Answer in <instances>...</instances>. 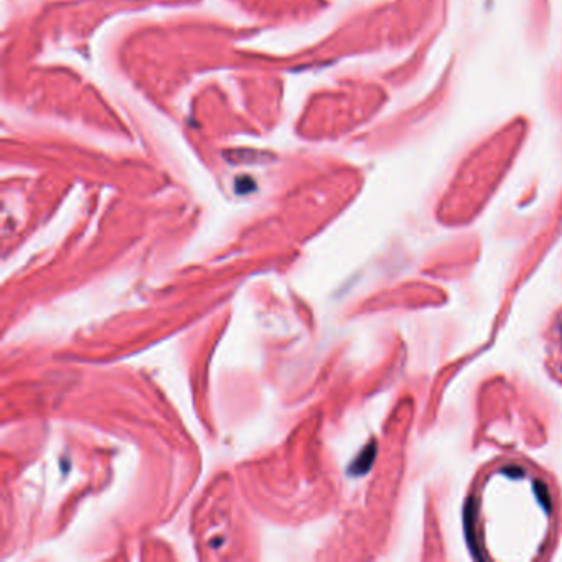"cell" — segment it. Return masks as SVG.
Instances as JSON below:
<instances>
[{"instance_id": "1", "label": "cell", "mask_w": 562, "mask_h": 562, "mask_svg": "<svg viewBox=\"0 0 562 562\" xmlns=\"http://www.w3.org/2000/svg\"><path fill=\"white\" fill-rule=\"evenodd\" d=\"M374 457H376V446H374V442H371L369 446L363 448L360 455H358L355 460H353V463L350 465V468H348V472L355 476L368 473V470L373 467Z\"/></svg>"}, {"instance_id": "2", "label": "cell", "mask_w": 562, "mask_h": 562, "mask_svg": "<svg viewBox=\"0 0 562 562\" xmlns=\"http://www.w3.org/2000/svg\"><path fill=\"white\" fill-rule=\"evenodd\" d=\"M465 529H467L468 539L472 543V551L476 553L475 543H473V501H470L467 505V511H465Z\"/></svg>"}, {"instance_id": "3", "label": "cell", "mask_w": 562, "mask_h": 562, "mask_svg": "<svg viewBox=\"0 0 562 562\" xmlns=\"http://www.w3.org/2000/svg\"><path fill=\"white\" fill-rule=\"evenodd\" d=\"M534 491H536L538 495V500L541 501V505H543L546 510H551V500H549V491L546 486L543 485V481H538L536 485H534Z\"/></svg>"}, {"instance_id": "4", "label": "cell", "mask_w": 562, "mask_h": 562, "mask_svg": "<svg viewBox=\"0 0 562 562\" xmlns=\"http://www.w3.org/2000/svg\"><path fill=\"white\" fill-rule=\"evenodd\" d=\"M254 189V181L251 179H239L236 181V191L239 194H249Z\"/></svg>"}, {"instance_id": "5", "label": "cell", "mask_w": 562, "mask_h": 562, "mask_svg": "<svg viewBox=\"0 0 562 562\" xmlns=\"http://www.w3.org/2000/svg\"><path fill=\"white\" fill-rule=\"evenodd\" d=\"M503 473L505 475H510V476H523L524 475V472H523V468H519V467H506V468H503Z\"/></svg>"}]
</instances>
